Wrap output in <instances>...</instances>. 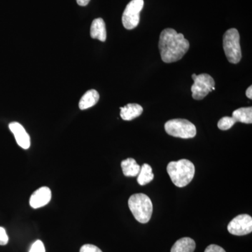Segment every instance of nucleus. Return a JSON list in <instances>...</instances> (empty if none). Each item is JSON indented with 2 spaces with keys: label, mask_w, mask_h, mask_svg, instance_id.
Masks as SVG:
<instances>
[{
  "label": "nucleus",
  "mask_w": 252,
  "mask_h": 252,
  "mask_svg": "<svg viewBox=\"0 0 252 252\" xmlns=\"http://www.w3.org/2000/svg\"><path fill=\"white\" fill-rule=\"evenodd\" d=\"M10 130L14 134L16 142L21 148L28 149L31 147V137L23 126L18 122H12L9 126Z\"/></svg>",
  "instance_id": "nucleus-10"
},
{
  "label": "nucleus",
  "mask_w": 252,
  "mask_h": 252,
  "mask_svg": "<svg viewBox=\"0 0 252 252\" xmlns=\"http://www.w3.org/2000/svg\"><path fill=\"white\" fill-rule=\"evenodd\" d=\"M167 172L176 187H185L189 185L195 175V166L187 159L169 162Z\"/></svg>",
  "instance_id": "nucleus-2"
},
{
  "label": "nucleus",
  "mask_w": 252,
  "mask_h": 252,
  "mask_svg": "<svg viewBox=\"0 0 252 252\" xmlns=\"http://www.w3.org/2000/svg\"><path fill=\"white\" fill-rule=\"evenodd\" d=\"M29 252H46L44 243L41 240H36L32 245Z\"/></svg>",
  "instance_id": "nucleus-19"
},
{
  "label": "nucleus",
  "mask_w": 252,
  "mask_h": 252,
  "mask_svg": "<svg viewBox=\"0 0 252 252\" xmlns=\"http://www.w3.org/2000/svg\"><path fill=\"white\" fill-rule=\"evenodd\" d=\"M90 1L91 0H77V2L79 6H85L86 5L89 4Z\"/></svg>",
  "instance_id": "nucleus-23"
},
{
  "label": "nucleus",
  "mask_w": 252,
  "mask_h": 252,
  "mask_svg": "<svg viewBox=\"0 0 252 252\" xmlns=\"http://www.w3.org/2000/svg\"><path fill=\"white\" fill-rule=\"evenodd\" d=\"M235 122L251 124L252 123V107H242L236 109L232 114Z\"/></svg>",
  "instance_id": "nucleus-16"
},
{
  "label": "nucleus",
  "mask_w": 252,
  "mask_h": 252,
  "mask_svg": "<svg viewBox=\"0 0 252 252\" xmlns=\"http://www.w3.org/2000/svg\"><path fill=\"white\" fill-rule=\"evenodd\" d=\"M195 249V243L193 239L183 238L177 240L172 246L171 252H193Z\"/></svg>",
  "instance_id": "nucleus-14"
},
{
  "label": "nucleus",
  "mask_w": 252,
  "mask_h": 252,
  "mask_svg": "<svg viewBox=\"0 0 252 252\" xmlns=\"http://www.w3.org/2000/svg\"><path fill=\"white\" fill-rule=\"evenodd\" d=\"M91 36L93 39H97L103 42L106 41L107 31L105 23L102 18H96L93 21L91 26Z\"/></svg>",
  "instance_id": "nucleus-11"
},
{
  "label": "nucleus",
  "mask_w": 252,
  "mask_h": 252,
  "mask_svg": "<svg viewBox=\"0 0 252 252\" xmlns=\"http://www.w3.org/2000/svg\"><path fill=\"white\" fill-rule=\"evenodd\" d=\"M165 130L169 135L182 139L193 138L196 135L195 125L187 119H176L165 123Z\"/></svg>",
  "instance_id": "nucleus-5"
},
{
  "label": "nucleus",
  "mask_w": 252,
  "mask_h": 252,
  "mask_svg": "<svg viewBox=\"0 0 252 252\" xmlns=\"http://www.w3.org/2000/svg\"><path fill=\"white\" fill-rule=\"evenodd\" d=\"M235 120L233 117H224L221 118L218 122V127L221 130H229L235 125Z\"/></svg>",
  "instance_id": "nucleus-18"
},
{
  "label": "nucleus",
  "mask_w": 252,
  "mask_h": 252,
  "mask_svg": "<svg viewBox=\"0 0 252 252\" xmlns=\"http://www.w3.org/2000/svg\"><path fill=\"white\" fill-rule=\"evenodd\" d=\"M189 41L184 34L175 30L167 28L160 33L158 47L162 61L165 63L177 62L184 57L189 49Z\"/></svg>",
  "instance_id": "nucleus-1"
},
{
  "label": "nucleus",
  "mask_w": 252,
  "mask_h": 252,
  "mask_svg": "<svg viewBox=\"0 0 252 252\" xmlns=\"http://www.w3.org/2000/svg\"><path fill=\"white\" fill-rule=\"evenodd\" d=\"M128 206L135 220L141 223H148L153 213V204L149 196L143 193L131 195Z\"/></svg>",
  "instance_id": "nucleus-3"
},
{
  "label": "nucleus",
  "mask_w": 252,
  "mask_h": 252,
  "mask_svg": "<svg viewBox=\"0 0 252 252\" xmlns=\"http://www.w3.org/2000/svg\"><path fill=\"white\" fill-rule=\"evenodd\" d=\"M204 252H225V250L216 245H211L207 247Z\"/></svg>",
  "instance_id": "nucleus-22"
},
{
  "label": "nucleus",
  "mask_w": 252,
  "mask_h": 252,
  "mask_svg": "<svg viewBox=\"0 0 252 252\" xmlns=\"http://www.w3.org/2000/svg\"><path fill=\"white\" fill-rule=\"evenodd\" d=\"M154 175L152 167L149 164L144 163L141 167L140 173L137 177V182L141 186H144L150 183L154 180Z\"/></svg>",
  "instance_id": "nucleus-17"
},
{
  "label": "nucleus",
  "mask_w": 252,
  "mask_h": 252,
  "mask_svg": "<svg viewBox=\"0 0 252 252\" xmlns=\"http://www.w3.org/2000/svg\"><path fill=\"white\" fill-rule=\"evenodd\" d=\"M223 47L225 56L230 63L237 64L242 59L240 34L238 30L231 28L224 33L223 36Z\"/></svg>",
  "instance_id": "nucleus-4"
},
{
  "label": "nucleus",
  "mask_w": 252,
  "mask_h": 252,
  "mask_svg": "<svg viewBox=\"0 0 252 252\" xmlns=\"http://www.w3.org/2000/svg\"><path fill=\"white\" fill-rule=\"evenodd\" d=\"M122 167L124 175L126 177H136L140 173L141 167L134 158L126 159L122 162Z\"/></svg>",
  "instance_id": "nucleus-15"
},
{
  "label": "nucleus",
  "mask_w": 252,
  "mask_h": 252,
  "mask_svg": "<svg viewBox=\"0 0 252 252\" xmlns=\"http://www.w3.org/2000/svg\"><path fill=\"white\" fill-rule=\"evenodd\" d=\"M144 7V0H132L126 6L122 16V23L127 30H132L140 23V12Z\"/></svg>",
  "instance_id": "nucleus-7"
},
{
  "label": "nucleus",
  "mask_w": 252,
  "mask_h": 252,
  "mask_svg": "<svg viewBox=\"0 0 252 252\" xmlns=\"http://www.w3.org/2000/svg\"><path fill=\"white\" fill-rule=\"evenodd\" d=\"M9 242V237L6 234V230L3 227H0V245L4 246L7 245Z\"/></svg>",
  "instance_id": "nucleus-21"
},
{
  "label": "nucleus",
  "mask_w": 252,
  "mask_h": 252,
  "mask_svg": "<svg viewBox=\"0 0 252 252\" xmlns=\"http://www.w3.org/2000/svg\"><path fill=\"white\" fill-rule=\"evenodd\" d=\"M228 230L232 235L242 236L250 234L252 231V218L244 214L235 217L228 225Z\"/></svg>",
  "instance_id": "nucleus-8"
},
{
  "label": "nucleus",
  "mask_w": 252,
  "mask_h": 252,
  "mask_svg": "<svg viewBox=\"0 0 252 252\" xmlns=\"http://www.w3.org/2000/svg\"><path fill=\"white\" fill-rule=\"evenodd\" d=\"M102 252L100 249L97 248V247L94 246V245H84V246L81 247L80 252Z\"/></svg>",
  "instance_id": "nucleus-20"
},
{
  "label": "nucleus",
  "mask_w": 252,
  "mask_h": 252,
  "mask_svg": "<svg viewBox=\"0 0 252 252\" xmlns=\"http://www.w3.org/2000/svg\"><path fill=\"white\" fill-rule=\"evenodd\" d=\"M51 199V189L49 187H42L32 194L30 198V205L34 209L40 208L48 205Z\"/></svg>",
  "instance_id": "nucleus-9"
},
{
  "label": "nucleus",
  "mask_w": 252,
  "mask_h": 252,
  "mask_svg": "<svg viewBox=\"0 0 252 252\" xmlns=\"http://www.w3.org/2000/svg\"><path fill=\"white\" fill-rule=\"evenodd\" d=\"M246 95L247 97H248L249 99H252V86H250V87L247 89L246 91Z\"/></svg>",
  "instance_id": "nucleus-24"
},
{
  "label": "nucleus",
  "mask_w": 252,
  "mask_h": 252,
  "mask_svg": "<svg viewBox=\"0 0 252 252\" xmlns=\"http://www.w3.org/2000/svg\"><path fill=\"white\" fill-rule=\"evenodd\" d=\"M99 99V94L94 89L88 91L79 101V107L81 110H85L94 107L97 103Z\"/></svg>",
  "instance_id": "nucleus-13"
},
{
  "label": "nucleus",
  "mask_w": 252,
  "mask_h": 252,
  "mask_svg": "<svg viewBox=\"0 0 252 252\" xmlns=\"http://www.w3.org/2000/svg\"><path fill=\"white\" fill-rule=\"evenodd\" d=\"M120 115L123 120L131 121L140 117L143 112V108L140 104H127L121 107Z\"/></svg>",
  "instance_id": "nucleus-12"
},
{
  "label": "nucleus",
  "mask_w": 252,
  "mask_h": 252,
  "mask_svg": "<svg viewBox=\"0 0 252 252\" xmlns=\"http://www.w3.org/2000/svg\"><path fill=\"white\" fill-rule=\"evenodd\" d=\"M192 79L194 81L191 86L192 97L196 100H201L210 92L215 90V81L209 74L196 75L193 74Z\"/></svg>",
  "instance_id": "nucleus-6"
}]
</instances>
